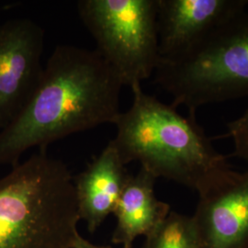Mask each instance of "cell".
I'll return each mask as SVG.
<instances>
[{
	"label": "cell",
	"instance_id": "4",
	"mask_svg": "<svg viewBox=\"0 0 248 248\" xmlns=\"http://www.w3.org/2000/svg\"><path fill=\"white\" fill-rule=\"evenodd\" d=\"M155 82L196 116L201 106L248 97V12L215 29L185 52L161 58Z\"/></svg>",
	"mask_w": 248,
	"mask_h": 248
},
{
	"label": "cell",
	"instance_id": "13",
	"mask_svg": "<svg viewBox=\"0 0 248 248\" xmlns=\"http://www.w3.org/2000/svg\"><path fill=\"white\" fill-rule=\"evenodd\" d=\"M73 248H109L107 247H102V246H97L94 245L92 243H90L89 241L85 239L84 237H82L80 234L78 235V237L75 240ZM133 248V247H127V248Z\"/></svg>",
	"mask_w": 248,
	"mask_h": 248
},
{
	"label": "cell",
	"instance_id": "10",
	"mask_svg": "<svg viewBox=\"0 0 248 248\" xmlns=\"http://www.w3.org/2000/svg\"><path fill=\"white\" fill-rule=\"evenodd\" d=\"M156 179L142 168L136 175H129L113 212L117 224L112 243L133 247L134 240L149 235L169 216L170 206L155 193Z\"/></svg>",
	"mask_w": 248,
	"mask_h": 248
},
{
	"label": "cell",
	"instance_id": "6",
	"mask_svg": "<svg viewBox=\"0 0 248 248\" xmlns=\"http://www.w3.org/2000/svg\"><path fill=\"white\" fill-rule=\"evenodd\" d=\"M43 28L30 18L0 24V131L23 110L42 79Z\"/></svg>",
	"mask_w": 248,
	"mask_h": 248
},
{
	"label": "cell",
	"instance_id": "1",
	"mask_svg": "<svg viewBox=\"0 0 248 248\" xmlns=\"http://www.w3.org/2000/svg\"><path fill=\"white\" fill-rule=\"evenodd\" d=\"M123 87L96 50L56 46L26 106L0 131V166L13 168L31 148L46 150L73 133L114 124Z\"/></svg>",
	"mask_w": 248,
	"mask_h": 248
},
{
	"label": "cell",
	"instance_id": "5",
	"mask_svg": "<svg viewBox=\"0 0 248 248\" xmlns=\"http://www.w3.org/2000/svg\"><path fill=\"white\" fill-rule=\"evenodd\" d=\"M80 19L123 86L142 85L159 63L157 0H80Z\"/></svg>",
	"mask_w": 248,
	"mask_h": 248
},
{
	"label": "cell",
	"instance_id": "7",
	"mask_svg": "<svg viewBox=\"0 0 248 248\" xmlns=\"http://www.w3.org/2000/svg\"><path fill=\"white\" fill-rule=\"evenodd\" d=\"M199 196L191 220L201 248H248V170H231Z\"/></svg>",
	"mask_w": 248,
	"mask_h": 248
},
{
	"label": "cell",
	"instance_id": "3",
	"mask_svg": "<svg viewBox=\"0 0 248 248\" xmlns=\"http://www.w3.org/2000/svg\"><path fill=\"white\" fill-rule=\"evenodd\" d=\"M79 221L74 177L46 150L0 178V248H73Z\"/></svg>",
	"mask_w": 248,
	"mask_h": 248
},
{
	"label": "cell",
	"instance_id": "2",
	"mask_svg": "<svg viewBox=\"0 0 248 248\" xmlns=\"http://www.w3.org/2000/svg\"><path fill=\"white\" fill-rule=\"evenodd\" d=\"M132 91L133 104L117 117V134L110 141L124 165L139 162L156 178L175 181L199 194L232 170L196 116L179 114L175 107L143 92L141 85Z\"/></svg>",
	"mask_w": 248,
	"mask_h": 248
},
{
	"label": "cell",
	"instance_id": "12",
	"mask_svg": "<svg viewBox=\"0 0 248 248\" xmlns=\"http://www.w3.org/2000/svg\"><path fill=\"white\" fill-rule=\"evenodd\" d=\"M228 133L225 136L233 141L232 155L248 162V108L238 119L227 124Z\"/></svg>",
	"mask_w": 248,
	"mask_h": 248
},
{
	"label": "cell",
	"instance_id": "9",
	"mask_svg": "<svg viewBox=\"0 0 248 248\" xmlns=\"http://www.w3.org/2000/svg\"><path fill=\"white\" fill-rule=\"evenodd\" d=\"M120 155L109 142L88 168L74 177L80 220L92 233L113 214L129 177Z\"/></svg>",
	"mask_w": 248,
	"mask_h": 248
},
{
	"label": "cell",
	"instance_id": "8",
	"mask_svg": "<svg viewBox=\"0 0 248 248\" xmlns=\"http://www.w3.org/2000/svg\"><path fill=\"white\" fill-rule=\"evenodd\" d=\"M247 6L248 0H157L160 57L185 52Z\"/></svg>",
	"mask_w": 248,
	"mask_h": 248
},
{
	"label": "cell",
	"instance_id": "11",
	"mask_svg": "<svg viewBox=\"0 0 248 248\" xmlns=\"http://www.w3.org/2000/svg\"><path fill=\"white\" fill-rule=\"evenodd\" d=\"M145 238L143 248H201L191 216L173 211Z\"/></svg>",
	"mask_w": 248,
	"mask_h": 248
}]
</instances>
